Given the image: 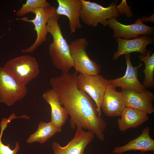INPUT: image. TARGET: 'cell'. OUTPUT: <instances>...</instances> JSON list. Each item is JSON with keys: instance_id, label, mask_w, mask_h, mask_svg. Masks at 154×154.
I'll list each match as a JSON object with an SVG mask.
<instances>
[{"instance_id": "cell-5", "label": "cell", "mask_w": 154, "mask_h": 154, "mask_svg": "<svg viewBox=\"0 0 154 154\" xmlns=\"http://www.w3.org/2000/svg\"><path fill=\"white\" fill-rule=\"evenodd\" d=\"M88 44L84 38L77 39L69 44L70 52L74 62V67L77 73L88 75L99 74L100 72V66L89 58L86 52Z\"/></svg>"}, {"instance_id": "cell-11", "label": "cell", "mask_w": 154, "mask_h": 154, "mask_svg": "<svg viewBox=\"0 0 154 154\" xmlns=\"http://www.w3.org/2000/svg\"><path fill=\"white\" fill-rule=\"evenodd\" d=\"M126 107L132 108L147 114L154 112L153 102L154 96L150 91L145 89L141 92L129 90L122 92Z\"/></svg>"}, {"instance_id": "cell-13", "label": "cell", "mask_w": 154, "mask_h": 154, "mask_svg": "<svg viewBox=\"0 0 154 154\" xmlns=\"http://www.w3.org/2000/svg\"><path fill=\"white\" fill-rule=\"evenodd\" d=\"M127 68L123 76L116 79L109 80L108 84L112 85L116 87H119L122 90H129L137 92H141L145 88L139 81L138 78V69L143 64L141 63L137 66L132 64L130 54L125 55Z\"/></svg>"}, {"instance_id": "cell-1", "label": "cell", "mask_w": 154, "mask_h": 154, "mask_svg": "<svg viewBox=\"0 0 154 154\" xmlns=\"http://www.w3.org/2000/svg\"><path fill=\"white\" fill-rule=\"evenodd\" d=\"M77 76L76 72L62 73L59 76L51 78L50 83L57 94L61 104L70 116L71 127H80L92 131L99 140L104 141L107 123L98 117L91 97L78 88Z\"/></svg>"}, {"instance_id": "cell-20", "label": "cell", "mask_w": 154, "mask_h": 154, "mask_svg": "<svg viewBox=\"0 0 154 154\" xmlns=\"http://www.w3.org/2000/svg\"><path fill=\"white\" fill-rule=\"evenodd\" d=\"M151 54V51L149 50L145 54H141L139 56L140 60L145 64V68L143 71L145 78L143 85L145 88L154 86V54Z\"/></svg>"}, {"instance_id": "cell-15", "label": "cell", "mask_w": 154, "mask_h": 154, "mask_svg": "<svg viewBox=\"0 0 154 154\" xmlns=\"http://www.w3.org/2000/svg\"><path fill=\"white\" fill-rule=\"evenodd\" d=\"M118 44L117 51L113 56V60L117 59L123 54H129L133 52L140 53L145 55L147 51L146 46L154 43L153 38L145 35H142L138 38L132 39H125L117 38Z\"/></svg>"}, {"instance_id": "cell-8", "label": "cell", "mask_w": 154, "mask_h": 154, "mask_svg": "<svg viewBox=\"0 0 154 154\" xmlns=\"http://www.w3.org/2000/svg\"><path fill=\"white\" fill-rule=\"evenodd\" d=\"M26 86L20 84L4 68L0 67V102L8 106L14 105L26 95Z\"/></svg>"}, {"instance_id": "cell-9", "label": "cell", "mask_w": 154, "mask_h": 154, "mask_svg": "<svg viewBox=\"0 0 154 154\" xmlns=\"http://www.w3.org/2000/svg\"><path fill=\"white\" fill-rule=\"evenodd\" d=\"M107 25L114 29V38L122 37L125 39L137 38L140 35H152L154 32V28L144 24L140 18L134 24L125 25L113 18L107 19Z\"/></svg>"}, {"instance_id": "cell-19", "label": "cell", "mask_w": 154, "mask_h": 154, "mask_svg": "<svg viewBox=\"0 0 154 154\" xmlns=\"http://www.w3.org/2000/svg\"><path fill=\"white\" fill-rule=\"evenodd\" d=\"M61 130V128L56 127L50 121L48 122L41 121L38 124L37 130L30 135L26 142L29 143L38 142L43 144Z\"/></svg>"}, {"instance_id": "cell-6", "label": "cell", "mask_w": 154, "mask_h": 154, "mask_svg": "<svg viewBox=\"0 0 154 154\" xmlns=\"http://www.w3.org/2000/svg\"><path fill=\"white\" fill-rule=\"evenodd\" d=\"M109 80L102 75L79 73L76 78L78 88L87 93L95 102L98 117L102 115L101 105Z\"/></svg>"}, {"instance_id": "cell-12", "label": "cell", "mask_w": 154, "mask_h": 154, "mask_svg": "<svg viewBox=\"0 0 154 154\" xmlns=\"http://www.w3.org/2000/svg\"><path fill=\"white\" fill-rule=\"evenodd\" d=\"M116 88L107 85L101 104V110L109 117L120 116L126 107L122 92L117 91Z\"/></svg>"}, {"instance_id": "cell-7", "label": "cell", "mask_w": 154, "mask_h": 154, "mask_svg": "<svg viewBox=\"0 0 154 154\" xmlns=\"http://www.w3.org/2000/svg\"><path fill=\"white\" fill-rule=\"evenodd\" d=\"M56 9L55 7L51 5L40 7L31 11L35 15V17L33 19H29L27 17L16 19L25 22L32 23L34 25V30L37 34L35 42L29 47L21 49V51L22 52L32 53L46 41L48 33L46 28L47 22L49 18L57 14Z\"/></svg>"}, {"instance_id": "cell-16", "label": "cell", "mask_w": 154, "mask_h": 154, "mask_svg": "<svg viewBox=\"0 0 154 154\" xmlns=\"http://www.w3.org/2000/svg\"><path fill=\"white\" fill-rule=\"evenodd\" d=\"M150 129L149 126L145 127L141 134L137 138L130 141L125 145L117 147L112 153L122 154L131 151H140L141 153L148 151L154 152V140L150 136Z\"/></svg>"}, {"instance_id": "cell-18", "label": "cell", "mask_w": 154, "mask_h": 154, "mask_svg": "<svg viewBox=\"0 0 154 154\" xmlns=\"http://www.w3.org/2000/svg\"><path fill=\"white\" fill-rule=\"evenodd\" d=\"M117 120L118 128L122 132L137 127L149 120L148 114L141 111L126 107Z\"/></svg>"}, {"instance_id": "cell-17", "label": "cell", "mask_w": 154, "mask_h": 154, "mask_svg": "<svg viewBox=\"0 0 154 154\" xmlns=\"http://www.w3.org/2000/svg\"><path fill=\"white\" fill-rule=\"evenodd\" d=\"M42 96L50 107V121L56 127L61 128L65 123L68 114L65 108L61 104L57 94L52 89L46 91Z\"/></svg>"}, {"instance_id": "cell-10", "label": "cell", "mask_w": 154, "mask_h": 154, "mask_svg": "<svg viewBox=\"0 0 154 154\" xmlns=\"http://www.w3.org/2000/svg\"><path fill=\"white\" fill-rule=\"evenodd\" d=\"M95 135L92 131H86L82 128L77 127L73 139L65 146H61L54 141L52 143V148L54 154H84L87 145L93 139Z\"/></svg>"}, {"instance_id": "cell-14", "label": "cell", "mask_w": 154, "mask_h": 154, "mask_svg": "<svg viewBox=\"0 0 154 154\" xmlns=\"http://www.w3.org/2000/svg\"><path fill=\"white\" fill-rule=\"evenodd\" d=\"M57 1L58 6L56 9V13L68 17L70 34L81 28L80 19L82 5L81 0H57Z\"/></svg>"}, {"instance_id": "cell-3", "label": "cell", "mask_w": 154, "mask_h": 154, "mask_svg": "<svg viewBox=\"0 0 154 154\" xmlns=\"http://www.w3.org/2000/svg\"><path fill=\"white\" fill-rule=\"evenodd\" d=\"M82 7L80 19L88 26L96 27L98 23L104 26L107 25V19L118 17L122 13L121 4L117 5V1H112L107 7L96 3L81 0Z\"/></svg>"}, {"instance_id": "cell-21", "label": "cell", "mask_w": 154, "mask_h": 154, "mask_svg": "<svg viewBox=\"0 0 154 154\" xmlns=\"http://www.w3.org/2000/svg\"><path fill=\"white\" fill-rule=\"evenodd\" d=\"M12 119H13L10 116L8 119L3 118L1 122L0 154H17L20 149V147L18 141L16 142L15 147L14 149L12 150L10 147L9 144L6 145L2 143L1 141V137L3 132L7 127L8 123H9Z\"/></svg>"}, {"instance_id": "cell-4", "label": "cell", "mask_w": 154, "mask_h": 154, "mask_svg": "<svg viewBox=\"0 0 154 154\" xmlns=\"http://www.w3.org/2000/svg\"><path fill=\"white\" fill-rule=\"evenodd\" d=\"M21 85H26L39 72L38 62L34 57L23 55L9 60L3 67Z\"/></svg>"}, {"instance_id": "cell-2", "label": "cell", "mask_w": 154, "mask_h": 154, "mask_svg": "<svg viewBox=\"0 0 154 154\" xmlns=\"http://www.w3.org/2000/svg\"><path fill=\"white\" fill-rule=\"evenodd\" d=\"M60 16L56 14L49 18L47 22L46 30L53 39L49 45L48 51L55 67L62 71V73H67L74 67V62L69 45L64 38L58 23Z\"/></svg>"}, {"instance_id": "cell-22", "label": "cell", "mask_w": 154, "mask_h": 154, "mask_svg": "<svg viewBox=\"0 0 154 154\" xmlns=\"http://www.w3.org/2000/svg\"><path fill=\"white\" fill-rule=\"evenodd\" d=\"M46 0H27L22 7L16 12L17 16L22 17L36 9L50 5Z\"/></svg>"}]
</instances>
